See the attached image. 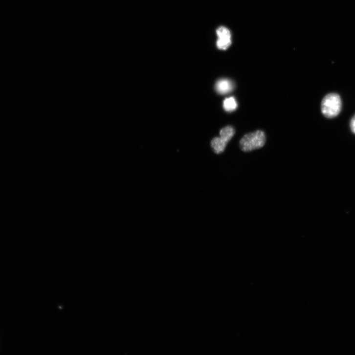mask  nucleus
<instances>
[{"instance_id":"obj_1","label":"nucleus","mask_w":355,"mask_h":355,"mask_svg":"<svg viewBox=\"0 0 355 355\" xmlns=\"http://www.w3.org/2000/svg\"><path fill=\"white\" fill-rule=\"evenodd\" d=\"M321 111L326 117L332 118L340 113L342 102L340 96L335 93L327 94L321 102Z\"/></svg>"},{"instance_id":"obj_2","label":"nucleus","mask_w":355,"mask_h":355,"mask_svg":"<svg viewBox=\"0 0 355 355\" xmlns=\"http://www.w3.org/2000/svg\"><path fill=\"white\" fill-rule=\"evenodd\" d=\"M266 142L265 133L262 131L248 133L241 139L240 146L242 151L249 152L262 148Z\"/></svg>"},{"instance_id":"obj_3","label":"nucleus","mask_w":355,"mask_h":355,"mask_svg":"<svg viewBox=\"0 0 355 355\" xmlns=\"http://www.w3.org/2000/svg\"><path fill=\"white\" fill-rule=\"evenodd\" d=\"M234 88L233 82L228 79H221L217 81L215 86L217 92L221 95L228 94Z\"/></svg>"},{"instance_id":"obj_4","label":"nucleus","mask_w":355,"mask_h":355,"mask_svg":"<svg viewBox=\"0 0 355 355\" xmlns=\"http://www.w3.org/2000/svg\"><path fill=\"white\" fill-rule=\"evenodd\" d=\"M227 143L220 137L214 138L211 142V146L216 154L222 153L226 147Z\"/></svg>"},{"instance_id":"obj_5","label":"nucleus","mask_w":355,"mask_h":355,"mask_svg":"<svg viewBox=\"0 0 355 355\" xmlns=\"http://www.w3.org/2000/svg\"><path fill=\"white\" fill-rule=\"evenodd\" d=\"M235 134V130L232 127L228 126L222 129L220 132V138L227 144Z\"/></svg>"},{"instance_id":"obj_6","label":"nucleus","mask_w":355,"mask_h":355,"mask_svg":"<svg viewBox=\"0 0 355 355\" xmlns=\"http://www.w3.org/2000/svg\"><path fill=\"white\" fill-rule=\"evenodd\" d=\"M223 107L226 111H232L238 108V103H237L235 99L233 97H230L226 98L224 100Z\"/></svg>"},{"instance_id":"obj_7","label":"nucleus","mask_w":355,"mask_h":355,"mask_svg":"<svg viewBox=\"0 0 355 355\" xmlns=\"http://www.w3.org/2000/svg\"><path fill=\"white\" fill-rule=\"evenodd\" d=\"M218 39H231V33L229 30L225 27H220L217 30Z\"/></svg>"},{"instance_id":"obj_8","label":"nucleus","mask_w":355,"mask_h":355,"mask_svg":"<svg viewBox=\"0 0 355 355\" xmlns=\"http://www.w3.org/2000/svg\"><path fill=\"white\" fill-rule=\"evenodd\" d=\"M231 44V39H218L217 42V47L221 50L227 49Z\"/></svg>"},{"instance_id":"obj_9","label":"nucleus","mask_w":355,"mask_h":355,"mask_svg":"<svg viewBox=\"0 0 355 355\" xmlns=\"http://www.w3.org/2000/svg\"><path fill=\"white\" fill-rule=\"evenodd\" d=\"M350 128L352 132L355 134V115L352 118L350 123Z\"/></svg>"}]
</instances>
